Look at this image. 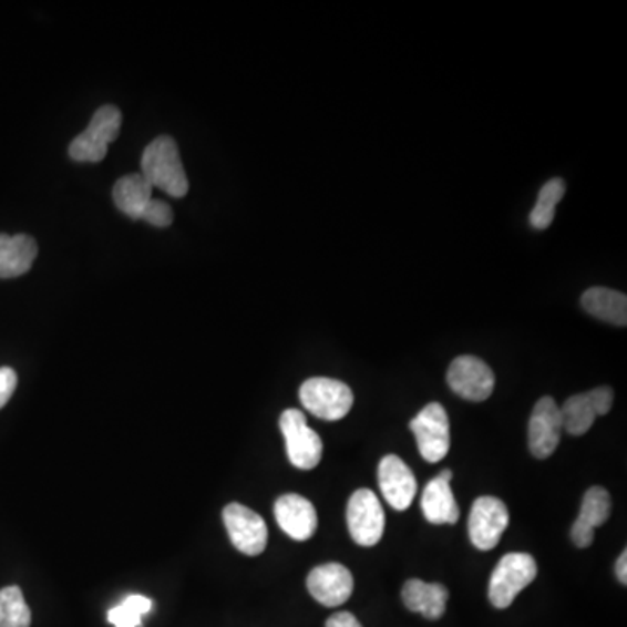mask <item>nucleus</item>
Returning <instances> with one entry per match:
<instances>
[{
    "label": "nucleus",
    "instance_id": "nucleus-1",
    "mask_svg": "<svg viewBox=\"0 0 627 627\" xmlns=\"http://www.w3.org/2000/svg\"><path fill=\"white\" fill-rule=\"evenodd\" d=\"M142 175L154 188L167 196L184 197L188 192V179L179 157L178 145L172 136H160L148 143L142 155Z\"/></svg>",
    "mask_w": 627,
    "mask_h": 627
},
{
    "label": "nucleus",
    "instance_id": "nucleus-2",
    "mask_svg": "<svg viewBox=\"0 0 627 627\" xmlns=\"http://www.w3.org/2000/svg\"><path fill=\"white\" fill-rule=\"evenodd\" d=\"M538 568L528 553H510L498 562L490 578L489 598L498 610L510 608L516 596L534 583Z\"/></svg>",
    "mask_w": 627,
    "mask_h": 627
},
{
    "label": "nucleus",
    "instance_id": "nucleus-3",
    "mask_svg": "<svg viewBox=\"0 0 627 627\" xmlns=\"http://www.w3.org/2000/svg\"><path fill=\"white\" fill-rule=\"evenodd\" d=\"M123 124V114L117 106L103 105L94 112L86 131L70 143L69 154L78 163H102L109 145L114 142Z\"/></svg>",
    "mask_w": 627,
    "mask_h": 627
},
{
    "label": "nucleus",
    "instance_id": "nucleus-4",
    "mask_svg": "<svg viewBox=\"0 0 627 627\" xmlns=\"http://www.w3.org/2000/svg\"><path fill=\"white\" fill-rule=\"evenodd\" d=\"M300 401L314 417L337 422L351 412L354 394L351 388L340 380L314 377L301 383Z\"/></svg>",
    "mask_w": 627,
    "mask_h": 627
},
{
    "label": "nucleus",
    "instance_id": "nucleus-5",
    "mask_svg": "<svg viewBox=\"0 0 627 627\" xmlns=\"http://www.w3.org/2000/svg\"><path fill=\"white\" fill-rule=\"evenodd\" d=\"M282 436L286 441V453L289 462L301 471L318 467L322 459V441L318 432L309 428L307 419L300 410L289 408L279 420Z\"/></svg>",
    "mask_w": 627,
    "mask_h": 627
},
{
    "label": "nucleus",
    "instance_id": "nucleus-6",
    "mask_svg": "<svg viewBox=\"0 0 627 627\" xmlns=\"http://www.w3.org/2000/svg\"><path fill=\"white\" fill-rule=\"evenodd\" d=\"M347 526L352 541L359 546L379 544L386 532V513L376 493L368 489L352 493L347 504Z\"/></svg>",
    "mask_w": 627,
    "mask_h": 627
},
{
    "label": "nucleus",
    "instance_id": "nucleus-7",
    "mask_svg": "<svg viewBox=\"0 0 627 627\" xmlns=\"http://www.w3.org/2000/svg\"><path fill=\"white\" fill-rule=\"evenodd\" d=\"M410 431L415 434L417 446L424 461L436 464L450 452V420L443 404L429 403L410 422Z\"/></svg>",
    "mask_w": 627,
    "mask_h": 627
},
{
    "label": "nucleus",
    "instance_id": "nucleus-8",
    "mask_svg": "<svg viewBox=\"0 0 627 627\" xmlns=\"http://www.w3.org/2000/svg\"><path fill=\"white\" fill-rule=\"evenodd\" d=\"M510 520V510L501 498L490 495L476 498L469 516V538L473 546L480 551L495 549Z\"/></svg>",
    "mask_w": 627,
    "mask_h": 627
},
{
    "label": "nucleus",
    "instance_id": "nucleus-9",
    "mask_svg": "<svg viewBox=\"0 0 627 627\" xmlns=\"http://www.w3.org/2000/svg\"><path fill=\"white\" fill-rule=\"evenodd\" d=\"M446 380L456 395L474 403L489 400L495 389L492 368L476 356H459L453 359Z\"/></svg>",
    "mask_w": 627,
    "mask_h": 627
},
{
    "label": "nucleus",
    "instance_id": "nucleus-10",
    "mask_svg": "<svg viewBox=\"0 0 627 627\" xmlns=\"http://www.w3.org/2000/svg\"><path fill=\"white\" fill-rule=\"evenodd\" d=\"M224 523L228 537L239 553L246 556H258L264 553L269 541V530L260 514L246 505L233 502L224 510Z\"/></svg>",
    "mask_w": 627,
    "mask_h": 627
},
{
    "label": "nucleus",
    "instance_id": "nucleus-11",
    "mask_svg": "<svg viewBox=\"0 0 627 627\" xmlns=\"http://www.w3.org/2000/svg\"><path fill=\"white\" fill-rule=\"evenodd\" d=\"M614 404V391L607 386L575 394L565 401L562 412L563 431L572 436H583L593 428L598 417L607 415Z\"/></svg>",
    "mask_w": 627,
    "mask_h": 627
},
{
    "label": "nucleus",
    "instance_id": "nucleus-12",
    "mask_svg": "<svg viewBox=\"0 0 627 627\" xmlns=\"http://www.w3.org/2000/svg\"><path fill=\"white\" fill-rule=\"evenodd\" d=\"M563 420L559 407L551 395H544L534 407L528 422V446L535 459H549L562 440Z\"/></svg>",
    "mask_w": 627,
    "mask_h": 627
},
{
    "label": "nucleus",
    "instance_id": "nucleus-13",
    "mask_svg": "<svg viewBox=\"0 0 627 627\" xmlns=\"http://www.w3.org/2000/svg\"><path fill=\"white\" fill-rule=\"evenodd\" d=\"M307 589L316 602L325 607H340L351 598L354 577L347 566L340 563L319 565L307 577Z\"/></svg>",
    "mask_w": 627,
    "mask_h": 627
},
{
    "label": "nucleus",
    "instance_id": "nucleus-14",
    "mask_svg": "<svg viewBox=\"0 0 627 627\" xmlns=\"http://www.w3.org/2000/svg\"><path fill=\"white\" fill-rule=\"evenodd\" d=\"M379 486L383 498L395 511H407L417 495L415 474L398 455H386L380 461Z\"/></svg>",
    "mask_w": 627,
    "mask_h": 627
},
{
    "label": "nucleus",
    "instance_id": "nucleus-15",
    "mask_svg": "<svg viewBox=\"0 0 627 627\" xmlns=\"http://www.w3.org/2000/svg\"><path fill=\"white\" fill-rule=\"evenodd\" d=\"M277 525L294 541H309L318 530V513L312 502L297 493H288L274 504Z\"/></svg>",
    "mask_w": 627,
    "mask_h": 627
},
{
    "label": "nucleus",
    "instance_id": "nucleus-16",
    "mask_svg": "<svg viewBox=\"0 0 627 627\" xmlns=\"http://www.w3.org/2000/svg\"><path fill=\"white\" fill-rule=\"evenodd\" d=\"M452 469H443L434 480L429 481L422 493V513L431 525H455L461 517L452 486Z\"/></svg>",
    "mask_w": 627,
    "mask_h": 627
},
{
    "label": "nucleus",
    "instance_id": "nucleus-17",
    "mask_svg": "<svg viewBox=\"0 0 627 627\" xmlns=\"http://www.w3.org/2000/svg\"><path fill=\"white\" fill-rule=\"evenodd\" d=\"M610 493L602 486L587 490L580 505V514L572 526L571 537L575 546L586 549L595 542V530L610 517Z\"/></svg>",
    "mask_w": 627,
    "mask_h": 627
},
{
    "label": "nucleus",
    "instance_id": "nucleus-18",
    "mask_svg": "<svg viewBox=\"0 0 627 627\" xmlns=\"http://www.w3.org/2000/svg\"><path fill=\"white\" fill-rule=\"evenodd\" d=\"M404 607L415 614L424 615L425 619H441L446 610L450 593L443 584H429L420 578H410L401 590Z\"/></svg>",
    "mask_w": 627,
    "mask_h": 627
},
{
    "label": "nucleus",
    "instance_id": "nucleus-19",
    "mask_svg": "<svg viewBox=\"0 0 627 627\" xmlns=\"http://www.w3.org/2000/svg\"><path fill=\"white\" fill-rule=\"evenodd\" d=\"M38 257V243L27 234H0V279L23 276Z\"/></svg>",
    "mask_w": 627,
    "mask_h": 627
},
{
    "label": "nucleus",
    "instance_id": "nucleus-20",
    "mask_svg": "<svg viewBox=\"0 0 627 627\" xmlns=\"http://www.w3.org/2000/svg\"><path fill=\"white\" fill-rule=\"evenodd\" d=\"M152 187L142 173H131L119 179L114 187V203L124 215L133 220H142L143 213L152 203Z\"/></svg>",
    "mask_w": 627,
    "mask_h": 627
},
{
    "label": "nucleus",
    "instance_id": "nucleus-21",
    "mask_svg": "<svg viewBox=\"0 0 627 627\" xmlns=\"http://www.w3.org/2000/svg\"><path fill=\"white\" fill-rule=\"evenodd\" d=\"M583 307L590 316L610 322L615 327L627 325V297L620 291L599 286L587 289L583 295Z\"/></svg>",
    "mask_w": 627,
    "mask_h": 627
},
{
    "label": "nucleus",
    "instance_id": "nucleus-22",
    "mask_svg": "<svg viewBox=\"0 0 627 627\" xmlns=\"http://www.w3.org/2000/svg\"><path fill=\"white\" fill-rule=\"evenodd\" d=\"M565 182L562 178H553L541 188L537 204L530 213V224L537 230H544L554 222V213L559 201L565 196Z\"/></svg>",
    "mask_w": 627,
    "mask_h": 627
},
{
    "label": "nucleus",
    "instance_id": "nucleus-23",
    "mask_svg": "<svg viewBox=\"0 0 627 627\" xmlns=\"http://www.w3.org/2000/svg\"><path fill=\"white\" fill-rule=\"evenodd\" d=\"M32 611L18 586L0 589V627H30Z\"/></svg>",
    "mask_w": 627,
    "mask_h": 627
},
{
    "label": "nucleus",
    "instance_id": "nucleus-24",
    "mask_svg": "<svg viewBox=\"0 0 627 627\" xmlns=\"http://www.w3.org/2000/svg\"><path fill=\"white\" fill-rule=\"evenodd\" d=\"M152 608V599L142 595H130L117 607L109 611V623L115 627H138L143 615H147Z\"/></svg>",
    "mask_w": 627,
    "mask_h": 627
},
{
    "label": "nucleus",
    "instance_id": "nucleus-25",
    "mask_svg": "<svg viewBox=\"0 0 627 627\" xmlns=\"http://www.w3.org/2000/svg\"><path fill=\"white\" fill-rule=\"evenodd\" d=\"M142 220L148 222L154 227H169L173 224L172 206L164 201L152 199L148 208L143 213Z\"/></svg>",
    "mask_w": 627,
    "mask_h": 627
},
{
    "label": "nucleus",
    "instance_id": "nucleus-26",
    "mask_svg": "<svg viewBox=\"0 0 627 627\" xmlns=\"http://www.w3.org/2000/svg\"><path fill=\"white\" fill-rule=\"evenodd\" d=\"M18 376L13 368H0V408H4L17 391Z\"/></svg>",
    "mask_w": 627,
    "mask_h": 627
},
{
    "label": "nucleus",
    "instance_id": "nucleus-27",
    "mask_svg": "<svg viewBox=\"0 0 627 627\" xmlns=\"http://www.w3.org/2000/svg\"><path fill=\"white\" fill-rule=\"evenodd\" d=\"M327 627H363L351 611H337L327 620Z\"/></svg>",
    "mask_w": 627,
    "mask_h": 627
},
{
    "label": "nucleus",
    "instance_id": "nucleus-28",
    "mask_svg": "<svg viewBox=\"0 0 627 627\" xmlns=\"http://www.w3.org/2000/svg\"><path fill=\"white\" fill-rule=\"evenodd\" d=\"M627 551L624 549L623 554H620L619 559H617V565H615V574H617V578H619V583L623 586L627 584Z\"/></svg>",
    "mask_w": 627,
    "mask_h": 627
}]
</instances>
